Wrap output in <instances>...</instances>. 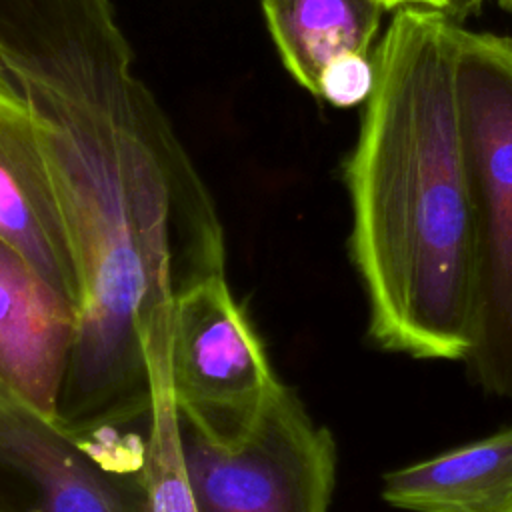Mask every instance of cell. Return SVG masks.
Masks as SVG:
<instances>
[{
	"instance_id": "obj_1",
	"label": "cell",
	"mask_w": 512,
	"mask_h": 512,
	"mask_svg": "<svg viewBox=\"0 0 512 512\" xmlns=\"http://www.w3.org/2000/svg\"><path fill=\"white\" fill-rule=\"evenodd\" d=\"M0 120L48 180L78 272L58 422L86 438L148 416L178 300L224 276V228L110 0H0Z\"/></svg>"
},
{
	"instance_id": "obj_2",
	"label": "cell",
	"mask_w": 512,
	"mask_h": 512,
	"mask_svg": "<svg viewBox=\"0 0 512 512\" xmlns=\"http://www.w3.org/2000/svg\"><path fill=\"white\" fill-rule=\"evenodd\" d=\"M460 26L400 8L372 54L374 88L344 168L350 260L372 346L464 362L474 342L476 224L460 144Z\"/></svg>"
},
{
	"instance_id": "obj_3",
	"label": "cell",
	"mask_w": 512,
	"mask_h": 512,
	"mask_svg": "<svg viewBox=\"0 0 512 512\" xmlns=\"http://www.w3.org/2000/svg\"><path fill=\"white\" fill-rule=\"evenodd\" d=\"M460 144L476 224L468 378L512 398V38L460 28L454 68Z\"/></svg>"
},
{
	"instance_id": "obj_4",
	"label": "cell",
	"mask_w": 512,
	"mask_h": 512,
	"mask_svg": "<svg viewBox=\"0 0 512 512\" xmlns=\"http://www.w3.org/2000/svg\"><path fill=\"white\" fill-rule=\"evenodd\" d=\"M178 430L196 512H328L334 438L284 382L232 444L208 440L182 414Z\"/></svg>"
},
{
	"instance_id": "obj_5",
	"label": "cell",
	"mask_w": 512,
	"mask_h": 512,
	"mask_svg": "<svg viewBox=\"0 0 512 512\" xmlns=\"http://www.w3.org/2000/svg\"><path fill=\"white\" fill-rule=\"evenodd\" d=\"M168 378L178 414L218 444L240 440L278 386L226 276L186 292L172 316Z\"/></svg>"
},
{
	"instance_id": "obj_6",
	"label": "cell",
	"mask_w": 512,
	"mask_h": 512,
	"mask_svg": "<svg viewBox=\"0 0 512 512\" xmlns=\"http://www.w3.org/2000/svg\"><path fill=\"white\" fill-rule=\"evenodd\" d=\"M0 512H144L140 472L112 466L84 438L0 396Z\"/></svg>"
},
{
	"instance_id": "obj_7",
	"label": "cell",
	"mask_w": 512,
	"mask_h": 512,
	"mask_svg": "<svg viewBox=\"0 0 512 512\" xmlns=\"http://www.w3.org/2000/svg\"><path fill=\"white\" fill-rule=\"evenodd\" d=\"M78 306L0 236V396L58 420Z\"/></svg>"
},
{
	"instance_id": "obj_8",
	"label": "cell",
	"mask_w": 512,
	"mask_h": 512,
	"mask_svg": "<svg viewBox=\"0 0 512 512\" xmlns=\"http://www.w3.org/2000/svg\"><path fill=\"white\" fill-rule=\"evenodd\" d=\"M382 500L406 512H512V426L386 472Z\"/></svg>"
},
{
	"instance_id": "obj_9",
	"label": "cell",
	"mask_w": 512,
	"mask_h": 512,
	"mask_svg": "<svg viewBox=\"0 0 512 512\" xmlns=\"http://www.w3.org/2000/svg\"><path fill=\"white\" fill-rule=\"evenodd\" d=\"M0 236L76 306L80 284L66 228L38 162L0 120Z\"/></svg>"
},
{
	"instance_id": "obj_10",
	"label": "cell",
	"mask_w": 512,
	"mask_h": 512,
	"mask_svg": "<svg viewBox=\"0 0 512 512\" xmlns=\"http://www.w3.org/2000/svg\"><path fill=\"white\" fill-rule=\"evenodd\" d=\"M284 66L316 96L324 68L344 54H368L384 6L378 0H260Z\"/></svg>"
},
{
	"instance_id": "obj_11",
	"label": "cell",
	"mask_w": 512,
	"mask_h": 512,
	"mask_svg": "<svg viewBox=\"0 0 512 512\" xmlns=\"http://www.w3.org/2000/svg\"><path fill=\"white\" fill-rule=\"evenodd\" d=\"M140 482L144 512H196L182 462L178 410L170 388L156 394L148 412Z\"/></svg>"
},
{
	"instance_id": "obj_12",
	"label": "cell",
	"mask_w": 512,
	"mask_h": 512,
	"mask_svg": "<svg viewBox=\"0 0 512 512\" xmlns=\"http://www.w3.org/2000/svg\"><path fill=\"white\" fill-rule=\"evenodd\" d=\"M374 88V62L368 54H344L330 62L318 80L316 96L334 106L368 100Z\"/></svg>"
},
{
	"instance_id": "obj_13",
	"label": "cell",
	"mask_w": 512,
	"mask_h": 512,
	"mask_svg": "<svg viewBox=\"0 0 512 512\" xmlns=\"http://www.w3.org/2000/svg\"><path fill=\"white\" fill-rule=\"evenodd\" d=\"M384 10H400V8H430L448 14L450 18H464L466 14L480 8L482 0H378Z\"/></svg>"
},
{
	"instance_id": "obj_14",
	"label": "cell",
	"mask_w": 512,
	"mask_h": 512,
	"mask_svg": "<svg viewBox=\"0 0 512 512\" xmlns=\"http://www.w3.org/2000/svg\"><path fill=\"white\" fill-rule=\"evenodd\" d=\"M498 4H500L502 8H506L508 12H512V0H498Z\"/></svg>"
},
{
	"instance_id": "obj_15",
	"label": "cell",
	"mask_w": 512,
	"mask_h": 512,
	"mask_svg": "<svg viewBox=\"0 0 512 512\" xmlns=\"http://www.w3.org/2000/svg\"><path fill=\"white\" fill-rule=\"evenodd\" d=\"M482 2H484V0H482Z\"/></svg>"
}]
</instances>
